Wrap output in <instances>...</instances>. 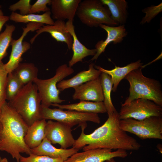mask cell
I'll list each match as a JSON object with an SVG mask.
<instances>
[{"label": "cell", "instance_id": "obj_22", "mask_svg": "<svg viewBox=\"0 0 162 162\" xmlns=\"http://www.w3.org/2000/svg\"><path fill=\"white\" fill-rule=\"evenodd\" d=\"M51 106L68 110L86 113H104L107 110L103 102H92L81 100L78 103L60 105L53 104Z\"/></svg>", "mask_w": 162, "mask_h": 162}, {"label": "cell", "instance_id": "obj_23", "mask_svg": "<svg viewBox=\"0 0 162 162\" xmlns=\"http://www.w3.org/2000/svg\"><path fill=\"white\" fill-rule=\"evenodd\" d=\"M108 7L112 19L118 25H124L128 16V3L125 0H100Z\"/></svg>", "mask_w": 162, "mask_h": 162}, {"label": "cell", "instance_id": "obj_5", "mask_svg": "<svg viewBox=\"0 0 162 162\" xmlns=\"http://www.w3.org/2000/svg\"><path fill=\"white\" fill-rule=\"evenodd\" d=\"M76 14L82 23L90 27H97L101 24L110 26L118 25L112 19L107 6L100 0L81 1Z\"/></svg>", "mask_w": 162, "mask_h": 162}, {"label": "cell", "instance_id": "obj_4", "mask_svg": "<svg viewBox=\"0 0 162 162\" xmlns=\"http://www.w3.org/2000/svg\"><path fill=\"white\" fill-rule=\"evenodd\" d=\"M41 99L36 85L31 82L24 85L8 103L28 126L41 119Z\"/></svg>", "mask_w": 162, "mask_h": 162}, {"label": "cell", "instance_id": "obj_14", "mask_svg": "<svg viewBox=\"0 0 162 162\" xmlns=\"http://www.w3.org/2000/svg\"><path fill=\"white\" fill-rule=\"evenodd\" d=\"M36 34L31 39L32 44L36 38L43 32L49 33L52 38L58 42H64L68 46L69 50L71 49L73 39L72 35L68 31L64 21L56 20L53 25H43L36 31Z\"/></svg>", "mask_w": 162, "mask_h": 162}, {"label": "cell", "instance_id": "obj_6", "mask_svg": "<svg viewBox=\"0 0 162 162\" xmlns=\"http://www.w3.org/2000/svg\"><path fill=\"white\" fill-rule=\"evenodd\" d=\"M74 71L72 67L64 64L57 68L55 75L52 77L45 80L37 78L34 80L33 82L36 85L41 98V106L49 107L52 104H59L65 101L60 98V91L57 84Z\"/></svg>", "mask_w": 162, "mask_h": 162}, {"label": "cell", "instance_id": "obj_25", "mask_svg": "<svg viewBox=\"0 0 162 162\" xmlns=\"http://www.w3.org/2000/svg\"><path fill=\"white\" fill-rule=\"evenodd\" d=\"M15 75L25 85L38 78V70L35 64L31 63H20L13 71Z\"/></svg>", "mask_w": 162, "mask_h": 162}, {"label": "cell", "instance_id": "obj_15", "mask_svg": "<svg viewBox=\"0 0 162 162\" xmlns=\"http://www.w3.org/2000/svg\"><path fill=\"white\" fill-rule=\"evenodd\" d=\"M99 27L106 32L107 36L104 40H100L95 45V49L97 51L91 59L92 61L96 60L99 56L105 51L106 47L110 43L112 42L114 44H116L120 43L128 34L124 25L115 26L101 24Z\"/></svg>", "mask_w": 162, "mask_h": 162}, {"label": "cell", "instance_id": "obj_29", "mask_svg": "<svg viewBox=\"0 0 162 162\" xmlns=\"http://www.w3.org/2000/svg\"><path fill=\"white\" fill-rule=\"evenodd\" d=\"M8 73L2 62H0V115L3 106L6 101V88Z\"/></svg>", "mask_w": 162, "mask_h": 162}, {"label": "cell", "instance_id": "obj_18", "mask_svg": "<svg viewBox=\"0 0 162 162\" xmlns=\"http://www.w3.org/2000/svg\"><path fill=\"white\" fill-rule=\"evenodd\" d=\"M66 25L68 31L72 35L73 42L71 49L73 54L71 59L68 62V65L72 67L74 64L82 62L86 57L89 56H94L96 53V49L87 48L78 40L76 35L73 21L68 20Z\"/></svg>", "mask_w": 162, "mask_h": 162}, {"label": "cell", "instance_id": "obj_17", "mask_svg": "<svg viewBox=\"0 0 162 162\" xmlns=\"http://www.w3.org/2000/svg\"><path fill=\"white\" fill-rule=\"evenodd\" d=\"M94 66V63H91L87 70L80 71L69 79L61 80L57 83V88L60 91L70 88H74L99 77L101 72L95 69Z\"/></svg>", "mask_w": 162, "mask_h": 162}, {"label": "cell", "instance_id": "obj_26", "mask_svg": "<svg viewBox=\"0 0 162 162\" xmlns=\"http://www.w3.org/2000/svg\"><path fill=\"white\" fill-rule=\"evenodd\" d=\"M100 77L104 97L103 102L108 115L116 110L112 103L111 97L113 83L110 76L106 73L101 72Z\"/></svg>", "mask_w": 162, "mask_h": 162}, {"label": "cell", "instance_id": "obj_30", "mask_svg": "<svg viewBox=\"0 0 162 162\" xmlns=\"http://www.w3.org/2000/svg\"><path fill=\"white\" fill-rule=\"evenodd\" d=\"M142 10L146 14V15L142 19L140 24L143 25L146 23H149L159 13L162 12V2L157 5H152Z\"/></svg>", "mask_w": 162, "mask_h": 162}, {"label": "cell", "instance_id": "obj_8", "mask_svg": "<svg viewBox=\"0 0 162 162\" xmlns=\"http://www.w3.org/2000/svg\"><path fill=\"white\" fill-rule=\"evenodd\" d=\"M40 114L41 119L55 120L63 123L71 128L77 124L79 126L86 123L87 121L98 124L100 122L98 114L66 111L59 108L51 109L41 105Z\"/></svg>", "mask_w": 162, "mask_h": 162}, {"label": "cell", "instance_id": "obj_1", "mask_svg": "<svg viewBox=\"0 0 162 162\" xmlns=\"http://www.w3.org/2000/svg\"><path fill=\"white\" fill-rule=\"evenodd\" d=\"M107 120L104 124L92 133L86 134L84 130L86 123L79 126L81 133L75 141L73 147L83 151L97 148L111 149L137 150L141 146L134 138L129 135L120 127L119 113L116 110L108 115Z\"/></svg>", "mask_w": 162, "mask_h": 162}, {"label": "cell", "instance_id": "obj_37", "mask_svg": "<svg viewBox=\"0 0 162 162\" xmlns=\"http://www.w3.org/2000/svg\"><path fill=\"white\" fill-rule=\"evenodd\" d=\"M2 127L1 123L0 122V140L1 137Z\"/></svg>", "mask_w": 162, "mask_h": 162}, {"label": "cell", "instance_id": "obj_11", "mask_svg": "<svg viewBox=\"0 0 162 162\" xmlns=\"http://www.w3.org/2000/svg\"><path fill=\"white\" fill-rule=\"evenodd\" d=\"M71 128L63 123L49 120L45 128V138L52 144H59L61 148L66 149L73 146L75 141Z\"/></svg>", "mask_w": 162, "mask_h": 162}, {"label": "cell", "instance_id": "obj_35", "mask_svg": "<svg viewBox=\"0 0 162 162\" xmlns=\"http://www.w3.org/2000/svg\"><path fill=\"white\" fill-rule=\"evenodd\" d=\"M0 162H8V161L6 158L1 159L0 158Z\"/></svg>", "mask_w": 162, "mask_h": 162}, {"label": "cell", "instance_id": "obj_21", "mask_svg": "<svg viewBox=\"0 0 162 162\" xmlns=\"http://www.w3.org/2000/svg\"><path fill=\"white\" fill-rule=\"evenodd\" d=\"M46 120L41 119L36 121L28 126L25 136L26 144L32 149L39 146L45 138Z\"/></svg>", "mask_w": 162, "mask_h": 162}, {"label": "cell", "instance_id": "obj_38", "mask_svg": "<svg viewBox=\"0 0 162 162\" xmlns=\"http://www.w3.org/2000/svg\"><path fill=\"white\" fill-rule=\"evenodd\" d=\"M20 162L19 161V162Z\"/></svg>", "mask_w": 162, "mask_h": 162}, {"label": "cell", "instance_id": "obj_36", "mask_svg": "<svg viewBox=\"0 0 162 162\" xmlns=\"http://www.w3.org/2000/svg\"><path fill=\"white\" fill-rule=\"evenodd\" d=\"M106 162H117L113 158H112L106 161Z\"/></svg>", "mask_w": 162, "mask_h": 162}, {"label": "cell", "instance_id": "obj_20", "mask_svg": "<svg viewBox=\"0 0 162 162\" xmlns=\"http://www.w3.org/2000/svg\"><path fill=\"white\" fill-rule=\"evenodd\" d=\"M142 64L141 60H138L123 67L115 66V68L111 70H106L96 65H94V67L101 72L106 73L110 76L113 83L112 91L114 92L116 91L121 80L132 71L141 68Z\"/></svg>", "mask_w": 162, "mask_h": 162}, {"label": "cell", "instance_id": "obj_2", "mask_svg": "<svg viewBox=\"0 0 162 162\" xmlns=\"http://www.w3.org/2000/svg\"><path fill=\"white\" fill-rule=\"evenodd\" d=\"M0 122L2 127L0 150L10 154L17 162L20 161L21 153L31 154L24 140L28 126L6 101L2 109Z\"/></svg>", "mask_w": 162, "mask_h": 162}, {"label": "cell", "instance_id": "obj_13", "mask_svg": "<svg viewBox=\"0 0 162 162\" xmlns=\"http://www.w3.org/2000/svg\"><path fill=\"white\" fill-rule=\"evenodd\" d=\"M73 100L103 102L104 97L100 77L74 88Z\"/></svg>", "mask_w": 162, "mask_h": 162}, {"label": "cell", "instance_id": "obj_19", "mask_svg": "<svg viewBox=\"0 0 162 162\" xmlns=\"http://www.w3.org/2000/svg\"><path fill=\"white\" fill-rule=\"evenodd\" d=\"M79 150L73 147L68 149L56 148L46 138L43 140L39 146L31 149L32 154L45 155L54 158H60L64 161L78 152Z\"/></svg>", "mask_w": 162, "mask_h": 162}, {"label": "cell", "instance_id": "obj_31", "mask_svg": "<svg viewBox=\"0 0 162 162\" xmlns=\"http://www.w3.org/2000/svg\"><path fill=\"white\" fill-rule=\"evenodd\" d=\"M20 162H64L60 158H54L45 155L31 154L28 157L21 156Z\"/></svg>", "mask_w": 162, "mask_h": 162}, {"label": "cell", "instance_id": "obj_28", "mask_svg": "<svg viewBox=\"0 0 162 162\" xmlns=\"http://www.w3.org/2000/svg\"><path fill=\"white\" fill-rule=\"evenodd\" d=\"M24 86L13 72L8 73L6 88V100L9 101L12 100Z\"/></svg>", "mask_w": 162, "mask_h": 162}, {"label": "cell", "instance_id": "obj_12", "mask_svg": "<svg viewBox=\"0 0 162 162\" xmlns=\"http://www.w3.org/2000/svg\"><path fill=\"white\" fill-rule=\"evenodd\" d=\"M126 150L118 149L112 152L106 148H97L76 152L64 162H104L115 157L124 158L128 156Z\"/></svg>", "mask_w": 162, "mask_h": 162}, {"label": "cell", "instance_id": "obj_34", "mask_svg": "<svg viewBox=\"0 0 162 162\" xmlns=\"http://www.w3.org/2000/svg\"><path fill=\"white\" fill-rule=\"evenodd\" d=\"M9 20V16L4 15L0 5V33L4 24Z\"/></svg>", "mask_w": 162, "mask_h": 162}, {"label": "cell", "instance_id": "obj_32", "mask_svg": "<svg viewBox=\"0 0 162 162\" xmlns=\"http://www.w3.org/2000/svg\"><path fill=\"white\" fill-rule=\"evenodd\" d=\"M30 0H20L16 3L10 5L8 9L12 12L19 10L20 14L26 15L30 14L32 5Z\"/></svg>", "mask_w": 162, "mask_h": 162}, {"label": "cell", "instance_id": "obj_33", "mask_svg": "<svg viewBox=\"0 0 162 162\" xmlns=\"http://www.w3.org/2000/svg\"><path fill=\"white\" fill-rule=\"evenodd\" d=\"M51 0H38L32 5L30 14H35L41 12H46L50 11V8L47 6L50 4Z\"/></svg>", "mask_w": 162, "mask_h": 162}, {"label": "cell", "instance_id": "obj_3", "mask_svg": "<svg viewBox=\"0 0 162 162\" xmlns=\"http://www.w3.org/2000/svg\"><path fill=\"white\" fill-rule=\"evenodd\" d=\"M141 68L134 70L124 77L130 84L129 94L122 106L132 100L142 98L152 101L162 106V91L160 82L146 77L142 73Z\"/></svg>", "mask_w": 162, "mask_h": 162}, {"label": "cell", "instance_id": "obj_7", "mask_svg": "<svg viewBox=\"0 0 162 162\" xmlns=\"http://www.w3.org/2000/svg\"><path fill=\"white\" fill-rule=\"evenodd\" d=\"M119 125L123 130L142 140L162 139V117L153 116L142 120L127 118L120 120Z\"/></svg>", "mask_w": 162, "mask_h": 162}, {"label": "cell", "instance_id": "obj_10", "mask_svg": "<svg viewBox=\"0 0 162 162\" xmlns=\"http://www.w3.org/2000/svg\"><path fill=\"white\" fill-rule=\"evenodd\" d=\"M44 24L35 22L28 23L26 27L22 28L23 32L20 37L17 40L12 39L10 44L12 49L9 59L6 63L4 64V68L8 74L14 71L22 60V55L30 48V44L23 41L25 37L29 32L37 31Z\"/></svg>", "mask_w": 162, "mask_h": 162}, {"label": "cell", "instance_id": "obj_24", "mask_svg": "<svg viewBox=\"0 0 162 162\" xmlns=\"http://www.w3.org/2000/svg\"><path fill=\"white\" fill-rule=\"evenodd\" d=\"M51 14L50 11L41 15L29 14L26 15H22L16 12H12L9 17L10 20L16 23L35 22L52 25L54 24V21L51 17Z\"/></svg>", "mask_w": 162, "mask_h": 162}, {"label": "cell", "instance_id": "obj_27", "mask_svg": "<svg viewBox=\"0 0 162 162\" xmlns=\"http://www.w3.org/2000/svg\"><path fill=\"white\" fill-rule=\"evenodd\" d=\"M15 29L14 25L7 24L4 31L0 34V62L7 54V50L10 45Z\"/></svg>", "mask_w": 162, "mask_h": 162}, {"label": "cell", "instance_id": "obj_16", "mask_svg": "<svg viewBox=\"0 0 162 162\" xmlns=\"http://www.w3.org/2000/svg\"><path fill=\"white\" fill-rule=\"evenodd\" d=\"M81 0H51V12L52 18L64 21H73Z\"/></svg>", "mask_w": 162, "mask_h": 162}, {"label": "cell", "instance_id": "obj_9", "mask_svg": "<svg viewBox=\"0 0 162 162\" xmlns=\"http://www.w3.org/2000/svg\"><path fill=\"white\" fill-rule=\"evenodd\" d=\"M118 113L120 120L132 118L142 120L153 116L162 117V106L151 100L138 98L122 106Z\"/></svg>", "mask_w": 162, "mask_h": 162}]
</instances>
